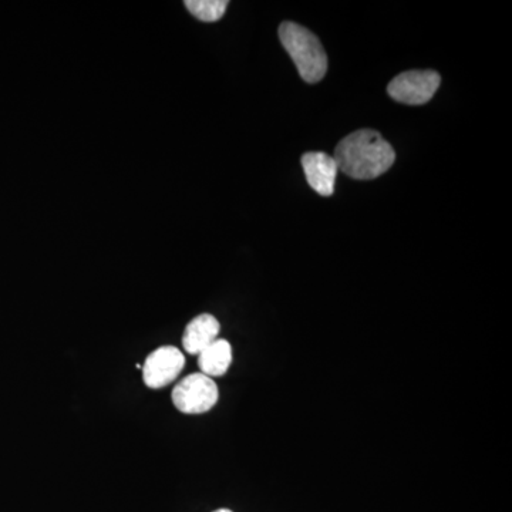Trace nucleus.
<instances>
[{
    "instance_id": "nucleus-5",
    "label": "nucleus",
    "mask_w": 512,
    "mask_h": 512,
    "mask_svg": "<svg viewBox=\"0 0 512 512\" xmlns=\"http://www.w3.org/2000/svg\"><path fill=\"white\" fill-rule=\"evenodd\" d=\"M185 366L184 353L175 346H161L147 356L143 370L144 384L150 389L168 386L180 376Z\"/></svg>"
},
{
    "instance_id": "nucleus-2",
    "label": "nucleus",
    "mask_w": 512,
    "mask_h": 512,
    "mask_svg": "<svg viewBox=\"0 0 512 512\" xmlns=\"http://www.w3.org/2000/svg\"><path fill=\"white\" fill-rule=\"evenodd\" d=\"M279 39L296 64L306 83H318L328 72V56L318 37L298 23L285 22L279 28Z\"/></svg>"
},
{
    "instance_id": "nucleus-8",
    "label": "nucleus",
    "mask_w": 512,
    "mask_h": 512,
    "mask_svg": "<svg viewBox=\"0 0 512 512\" xmlns=\"http://www.w3.org/2000/svg\"><path fill=\"white\" fill-rule=\"evenodd\" d=\"M232 363V346L228 340L217 339L198 355V367L202 375L208 377L224 376Z\"/></svg>"
},
{
    "instance_id": "nucleus-3",
    "label": "nucleus",
    "mask_w": 512,
    "mask_h": 512,
    "mask_svg": "<svg viewBox=\"0 0 512 512\" xmlns=\"http://www.w3.org/2000/svg\"><path fill=\"white\" fill-rule=\"evenodd\" d=\"M220 392L217 383L202 373H192L174 387L171 399L174 406L185 414L210 412L218 402Z\"/></svg>"
},
{
    "instance_id": "nucleus-9",
    "label": "nucleus",
    "mask_w": 512,
    "mask_h": 512,
    "mask_svg": "<svg viewBox=\"0 0 512 512\" xmlns=\"http://www.w3.org/2000/svg\"><path fill=\"white\" fill-rule=\"evenodd\" d=\"M184 5L192 16L211 23L218 22L225 15L229 3L227 0H187Z\"/></svg>"
},
{
    "instance_id": "nucleus-7",
    "label": "nucleus",
    "mask_w": 512,
    "mask_h": 512,
    "mask_svg": "<svg viewBox=\"0 0 512 512\" xmlns=\"http://www.w3.org/2000/svg\"><path fill=\"white\" fill-rule=\"evenodd\" d=\"M221 325L210 313H202L188 323L183 335V348L190 355H200L215 340L220 339Z\"/></svg>"
},
{
    "instance_id": "nucleus-4",
    "label": "nucleus",
    "mask_w": 512,
    "mask_h": 512,
    "mask_svg": "<svg viewBox=\"0 0 512 512\" xmlns=\"http://www.w3.org/2000/svg\"><path fill=\"white\" fill-rule=\"evenodd\" d=\"M440 83V74L433 70H412L394 77L387 87V93L399 103L421 106L433 99Z\"/></svg>"
},
{
    "instance_id": "nucleus-10",
    "label": "nucleus",
    "mask_w": 512,
    "mask_h": 512,
    "mask_svg": "<svg viewBox=\"0 0 512 512\" xmlns=\"http://www.w3.org/2000/svg\"><path fill=\"white\" fill-rule=\"evenodd\" d=\"M214 512H232L231 510H227V508H220V510Z\"/></svg>"
},
{
    "instance_id": "nucleus-6",
    "label": "nucleus",
    "mask_w": 512,
    "mask_h": 512,
    "mask_svg": "<svg viewBox=\"0 0 512 512\" xmlns=\"http://www.w3.org/2000/svg\"><path fill=\"white\" fill-rule=\"evenodd\" d=\"M303 171L306 180L313 190L322 197H330L335 191L336 177H338V164L335 158L326 153H306L302 157Z\"/></svg>"
},
{
    "instance_id": "nucleus-1",
    "label": "nucleus",
    "mask_w": 512,
    "mask_h": 512,
    "mask_svg": "<svg viewBox=\"0 0 512 512\" xmlns=\"http://www.w3.org/2000/svg\"><path fill=\"white\" fill-rule=\"evenodd\" d=\"M333 158L348 177L373 180L390 170L396 153L377 131L363 128L340 140Z\"/></svg>"
}]
</instances>
